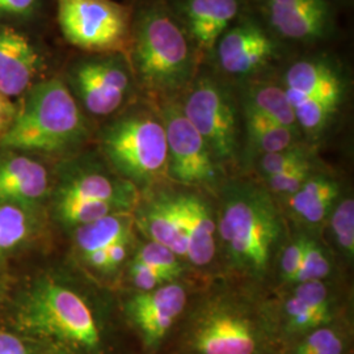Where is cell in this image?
Instances as JSON below:
<instances>
[{"instance_id": "e0dca14e", "label": "cell", "mask_w": 354, "mask_h": 354, "mask_svg": "<svg viewBox=\"0 0 354 354\" xmlns=\"http://www.w3.org/2000/svg\"><path fill=\"white\" fill-rule=\"evenodd\" d=\"M136 188L127 180L109 176L92 162L77 160L64 165L55 197L113 203L129 213L137 201Z\"/></svg>"}, {"instance_id": "6da1fadb", "label": "cell", "mask_w": 354, "mask_h": 354, "mask_svg": "<svg viewBox=\"0 0 354 354\" xmlns=\"http://www.w3.org/2000/svg\"><path fill=\"white\" fill-rule=\"evenodd\" d=\"M127 55L137 87L165 100L189 86L201 58L168 6L160 1L133 11Z\"/></svg>"}, {"instance_id": "3957f363", "label": "cell", "mask_w": 354, "mask_h": 354, "mask_svg": "<svg viewBox=\"0 0 354 354\" xmlns=\"http://www.w3.org/2000/svg\"><path fill=\"white\" fill-rule=\"evenodd\" d=\"M16 320L38 339L82 353H97L102 335L89 304L71 288L50 279H36L21 295Z\"/></svg>"}, {"instance_id": "f1b7e54d", "label": "cell", "mask_w": 354, "mask_h": 354, "mask_svg": "<svg viewBox=\"0 0 354 354\" xmlns=\"http://www.w3.org/2000/svg\"><path fill=\"white\" fill-rule=\"evenodd\" d=\"M328 194H339V185L333 180L326 176H310L299 189L291 194V210L301 216L308 207Z\"/></svg>"}, {"instance_id": "484cf974", "label": "cell", "mask_w": 354, "mask_h": 354, "mask_svg": "<svg viewBox=\"0 0 354 354\" xmlns=\"http://www.w3.org/2000/svg\"><path fill=\"white\" fill-rule=\"evenodd\" d=\"M49 0H0V24L32 33L45 17Z\"/></svg>"}, {"instance_id": "ac0fdd59", "label": "cell", "mask_w": 354, "mask_h": 354, "mask_svg": "<svg viewBox=\"0 0 354 354\" xmlns=\"http://www.w3.org/2000/svg\"><path fill=\"white\" fill-rule=\"evenodd\" d=\"M49 189V174L36 155L0 149V203L30 212Z\"/></svg>"}, {"instance_id": "4dcf8cb0", "label": "cell", "mask_w": 354, "mask_h": 354, "mask_svg": "<svg viewBox=\"0 0 354 354\" xmlns=\"http://www.w3.org/2000/svg\"><path fill=\"white\" fill-rule=\"evenodd\" d=\"M330 226L335 239L348 257L354 254V201L345 198L333 209Z\"/></svg>"}, {"instance_id": "f35d334b", "label": "cell", "mask_w": 354, "mask_h": 354, "mask_svg": "<svg viewBox=\"0 0 354 354\" xmlns=\"http://www.w3.org/2000/svg\"><path fill=\"white\" fill-rule=\"evenodd\" d=\"M0 354H30L21 339L8 332H0Z\"/></svg>"}, {"instance_id": "7a4b0ae2", "label": "cell", "mask_w": 354, "mask_h": 354, "mask_svg": "<svg viewBox=\"0 0 354 354\" xmlns=\"http://www.w3.org/2000/svg\"><path fill=\"white\" fill-rule=\"evenodd\" d=\"M11 125L0 134V149L30 155L75 151L89 130L83 109L62 76H48L20 97Z\"/></svg>"}, {"instance_id": "ba28073f", "label": "cell", "mask_w": 354, "mask_h": 354, "mask_svg": "<svg viewBox=\"0 0 354 354\" xmlns=\"http://www.w3.org/2000/svg\"><path fill=\"white\" fill-rule=\"evenodd\" d=\"M57 21L64 39L76 49L127 54L133 11L114 0H55Z\"/></svg>"}, {"instance_id": "d6986e66", "label": "cell", "mask_w": 354, "mask_h": 354, "mask_svg": "<svg viewBox=\"0 0 354 354\" xmlns=\"http://www.w3.org/2000/svg\"><path fill=\"white\" fill-rule=\"evenodd\" d=\"M133 222L129 213H114L75 228V248L86 266L106 274L108 251L114 244L133 241Z\"/></svg>"}, {"instance_id": "d590c367", "label": "cell", "mask_w": 354, "mask_h": 354, "mask_svg": "<svg viewBox=\"0 0 354 354\" xmlns=\"http://www.w3.org/2000/svg\"><path fill=\"white\" fill-rule=\"evenodd\" d=\"M130 276L134 282V285L140 291H151L159 286H163L165 283H172L169 279L153 269L151 266L140 264L137 261H133L130 266Z\"/></svg>"}, {"instance_id": "4316f807", "label": "cell", "mask_w": 354, "mask_h": 354, "mask_svg": "<svg viewBox=\"0 0 354 354\" xmlns=\"http://www.w3.org/2000/svg\"><path fill=\"white\" fill-rule=\"evenodd\" d=\"M330 320V314L311 308L294 295L285 304V326L292 335H306L314 329L328 326Z\"/></svg>"}, {"instance_id": "44dd1931", "label": "cell", "mask_w": 354, "mask_h": 354, "mask_svg": "<svg viewBox=\"0 0 354 354\" xmlns=\"http://www.w3.org/2000/svg\"><path fill=\"white\" fill-rule=\"evenodd\" d=\"M140 230L177 256L187 257V241L180 222L176 197L162 196L143 206L137 215Z\"/></svg>"}, {"instance_id": "cb8c5ba5", "label": "cell", "mask_w": 354, "mask_h": 354, "mask_svg": "<svg viewBox=\"0 0 354 354\" xmlns=\"http://www.w3.org/2000/svg\"><path fill=\"white\" fill-rule=\"evenodd\" d=\"M114 213H127L113 203L54 197V214L67 227H80Z\"/></svg>"}, {"instance_id": "2e32d148", "label": "cell", "mask_w": 354, "mask_h": 354, "mask_svg": "<svg viewBox=\"0 0 354 354\" xmlns=\"http://www.w3.org/2000/svg\"><path fill=\"white\" fill-rule=\"evenodd\" d=\"M190 342L198 354H257L260 333L248 317L216 310L196 323Z\"/></svg>"}, {"instance_id": "52a82bcc", "label": "cell", "mask_w": 354, "mask_h": 354, "mask_svg": "<svg viewBox=\"0 0 354 354\" xmlns=\"http://www.w3.org/2000/svg\"><path fill=\"white\" fill-rule=\"evenodd\" d=\"M184 93L180 106L215 162L234 159L239 149V113L232 91L214 73L198 70Z\"/></svg>"}, {"instance_id": "7c38bea8", "label": "cell", "mask_w": 354, "mask_h": 354, "mask_svg": "<svg viewBox=\"0 0 354 354\" xmlns=\"http://www.w3.org/2000/svg\"><path fill=\"white\" fill-rule=\"evenodd\" d=\"M49 58L30 32L0 24V92L21 97L48 77Z\"/></svg>"}, {"instance_id": "8d00e7d4", "label": "cell", "mask_w": 354, "mask_h": 354, "mask_svg": "<svg viewBox=\"0 0 354 354\" xmlns=\"http://www.w3.org/2000/svg\"><path fill=\"white\" fill-rule=\"evenodd\" d=\"M304 238L290 244L281 257V269L283 279L295 282L304 259Z\"/></svg>"}, {"instance_id": "4fadbf2b", "label": "cell", "mask_w": 354, "mask_h": 354, "mask_svg": "<svg viewBox=\"0 0 354 354\" xmlns=\"http://www.w3.org/2000/svg\"><path fill=\"white\" fill-rule=\"evenodd\" d=\"M281 86L290 102H326L340 108L346 80L342 66L328 55H307L286 66Z\"/></svg>"}, {"instance_id": "8fae6325", "label": "cell", "mask_w": 354, "mask_h": 354, "mask_svg": "<svg viewBox=\"0 0 354 354\" xmlns=\"http://www.w3.org/2000/svg\"><path fill=\"white\" fill-rule=\"evenodd\" d=\"M263 24L279 38L294 44H317L335 33L329 0H259Z\"/></svg>"}, {"instance_id": "74e56055", "label": "cell", "mask_w": 354, "mask_h": 354, "mask_svg": "<svg viewBox=\"0 0 354 354\" xmlns=\"http://www.w3.org/2000/svg\"><path fill=\"white\" fill-rule=\"evenodd\" d=\"M337 196L339 194H328V196L320 198L311 207H308L301 216L308 223L322 222L328 215L329 212L333 209V205H335Z\"/></svg>"}, {"instance_id": "d4e9b609", "label": "cell", "mask_w": 354, "mask_h": 354, "mask_svg": "<svg viewBox=\"0 0 354 354\" xmlns=\"http://www.w3.org/2000/svg\"><path fill=\"white\" fill-rule=\"evenodd\" d=\"M32 226L28 210L0 203V259L15 252L29 239Z\"/></svg>"}, {"instance_id": "7402d4cb", "label": "cell", "mask_w": 354, "mask_h": 354, "mask_svg": "<svg viewBox=\"0 0 354 354\" xmlns=\"http://www.w3.org/2000/svg\"><path fill=\"white\" fill-rule=\"evenodd\" d=\"M243 111L263 115L281 127L299 133L290 102L281 83H251L243 91Z\"/></svg>"}, {"instance_id": "8992f818", "label": "cell", "mask_w": 354, "mask_h": 354, "mask_svg": "<svg viewBox=\"0 0 354 354\" xmlns=\"http://www.w3.org/2000/svg\"><path fill=\"white\" fill-rule=\"evenodd\" d=\"M62 79L87 113L108 117L118 112L137 88L125 53H84L73 58Z\"/></svg>"}, {"instance_id": "9a60e30c", "label": "cell", "mask_w": 354, "mask_h": 354, "mask_svg": "<svg viewBox=\"0 0 354 354\" xmlns=\"http://www.w3.org/2000/svg\"><path fill=\"white\" fill-rule=\"evenodd\" d=\"M168 8L201 57L243 15V0H174Z\"/></svg>"}, {"instance_id": "e575fe53", "label": "cell", "mask_w": 354, "mask_h": 354, "mask_svg": "<svg viewBox=\"0 0 354 354\" xmlns=\"http://www.w3.org/2000/svg\"><path fill=\"white\" fill-rule=\"evenodd\" d=\"M294 297L317 311L330 314L328 291L322 281H306L298 283V288L294 291Z\"/></svg>"}, {"instance_id": "83f0119b", "label": "cell", "mask_w": 354, "mask_h": 354, "mask_svg": "<svg viewBox=\"0 0 354 354\" xmlns=\"http://www.w3.org/2000/svg\"><path fill=\"white\" fill-rule=\"evenodd\" d=\"M345 342L339 330L328 326L304 335L290 354H344Z\"/></svg>"}, {"instance_id": "277c9868", "label": "cell", "mask_w": 354, "mask_h": 354, "mask_svg": "<svg viewBox=\"0 0 354 354\" xmlns=\"http://www.w3.org/2000/svg\"><path fill=\"white\" fill-rule=\"evenodd\" d=\"M218 230L235 266L263 273L281 234V219L264 190L250 185L234 187L222 206Z\"/></svg>"}, {"instance_id": "ffe728a7", "label": "cell", "mask_w": 354, "mask_h": 354, "mask_svg": "<svg viewBox=\"0 0 354 354\" xmlns=\"http://www.w3.org/2000/svg\"><path fill=\"white\" fill-rule=\"evenodd\" d=\"M180 222L187 241V257L196 266H207L215 254L214 219L209 206L194 194L176 196Z\"/></svg>"}, {"instance_id": "f546056e", "label": "cell", "mask_w": 354, "mask_h": 354, "mask_svg": "<svg viewBox=\"0 0 354 354\" xmlns=\"http://www.w3.org/2000/svg\"><path fill=\"white\" fill-rule=\"evenodd\" d=\"M133 261L151 266L165 274L169 282H175V279L181 274V266L177 260V254L155 241L143 245Z\"/></svg>"}, {"instance_id": "30bf717a", "label": "cell", "mask_w": 354, "mask_h": 354, "mask_svg": "<svg viewBox=\"0 0 354 354\" xmlns=\"http://www.w3.org/2000/svg\"><path fill=\"white\" fill-rule=\"evenodd\" d=\"M159 115L165 125L169 176L184 185L214 183L215 159L200 133L185 117L180 102L165 100Z\"/></svg>"}, {"instance_id": "9c48e42d", "label": "cell", "mask_w": 354, "mask_h": 354, "mask_svg": "<svg viewBox=\"0 0 354 354\" xmlns=\"http://www.w3.org/2000/svg\"><path fill=\"white\" fill-rule=\"evenodd\" d=\"M212 55L222 75L252 79L279 59L281 42L261 20L241 15L216 41Z\"/></svg>"}, {"instance_id": "836d02e7", "label": "cell", "mask_w": 354, "mask_h": 354, "mask_svg": "<svg viewBox=\"0 0 354 354\" xmlns=\"http://www.w3.org/2000/svg\"><path fill=\"white\" fill-rule=\"evenodd\" d=\"M310 176H311V163H306V165H297L285 172H281L279 175L266 177V181L272 190L277 193H286L291 196L304 185Z\"/></svg>"}, {"instance_id": "1f68e13d", "label": "cell", "mask_w": 354, "mask_h": 354, "mask_svg": "<svg viewBox=\"0 0 354 354\" xmlns=\"http://www.w3.org/2000/svg\"><path fill=\"white\" fill-rule=\"evenodd\" d=\"M330 272V264L322 245L315 241L304 238V259L297 283L306 281H322Z\"/></svg>"}, {"instance_id": "5bb4252c", "label": "cell", "mask_w": 354, "mask_h": 354, "mask_svg": "<svg viewBox=\"0 0 354 354\" xmlns=\"http://www.w3.org/2000/svg\"><path fill=\"white\" fill-rule=\"evenodd\" d=\"M187 304V292L175 282L151 291H140L127 304V317L149 349H156Z\"/></svg>"}, {"instance_id": "5b68a950", "label": "cell", "mask_w": 354, "mask_h": 354, "mask_svg": "<svg viewBox=\"0 0 354 354\" xmlns=\"http://www.w3.org/2000/svg\"><path fill=\"white\" fill-rule=\"evenodd\" d=\"M104 156L131 184L147 187L168 174V150L160 115L137 109L102 129Z\"/></svg>"}, {"instance_id": "603a6c76", "label": "cell", "mask_w": 354, "mask_h": 354, "mask_svg": "<svg viewBox=\"0 0 354 354\" xmlns=\"http://www.w3.org/2000/svg\"><path fill=\"white\" fill-rule=\"evenodd\" d=\"M248 143L253 151L261 155L290 149L298 133L259 114L244 112Z\"/></svg>"}, {"instance_id": "ab89813d", "label": "cell", "mask_w": 354, "mask_h": 354, "mask_svg": "<svg viewBox=\"0 0 354 354\" xmlns=\"http://www.w3.org/2000/svg\"><path fill=\"white\" fill-rule=\"evenodd\" d=\"M17 104L12 102V99L7 97L0 92V134H3L7 127L11 125L13 117L16 114Z\"/></svg>"}, {"instance_id": "d6a6232c", "label": "cell", "mask_w": 354, "mask_h": 354, "mask_svg": "<svg viewBox=\"0 0 354 354\" xmlns=\"http://www.w3.org/2000/svg\"><path fill=\"white\" fill-rule=\"evenodd\" d=\"M310 163L308 153L299 146H292L290 149L282 151L272 152L261 155L260 159V171L266 177L279 175L297 165Z\"/></svg>"}]
</instances>
